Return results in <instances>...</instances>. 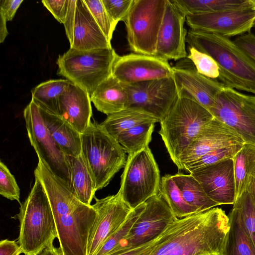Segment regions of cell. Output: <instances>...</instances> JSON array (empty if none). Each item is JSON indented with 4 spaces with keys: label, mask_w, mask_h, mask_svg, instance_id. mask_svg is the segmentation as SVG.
<instances>
[{
    "label": "cell",
    "mask_w": 255,
    "mask_h": 255,
    "mask_svg": "<svg viewBox=\"0 0 255 255\" xmlns=\"http://www.w3.org/2000/svg\"><path fill=\"white\" fill-rule=\"evenodd\" d=\"M53 213L63 255H87L90 232L97 217L92 205L79 201L69 185L49 168L38 172Z\"/></svg>",
    "instance_id": "2"
},
{
    "label": "cell",
    "mask_w": 255,
    "mask_h": 255,
    "mask_svg": "<svg viewBox=\"0 0 255 255\" xmlns=\"http://www.w3.org/2000/svg\"><path fill=\"white\" fill-rule=\"evenodd\" d=\"M112 75L122 83L129 84L173 76L167 60L155 56L131 53L117 55Z\"/></svg>",
    "instance_id": "17"
},
{
    "label": "cell",
    "mask_w": 255,
    "mask_h": 255,
    "mask_svg": "<svg viewBox=\"0 0 255 255\" xmlns=\"http://www.w3.org/2000/svg\"><path fill=\"white\" fill-rule=\"evenodd\" d=\"M244 143L242 138L232 128L214 118L203 127L181 154L180 170H183L185 165L214 149Z\"/></svg>",
    "instance_id": "21"
},
{
    "label": "cell",
    "mask_w": 255,
    "mask_h": 255,
    "mask_svg": "<svg viewBox=\"0 0 255 255\" xmlns=\"http://www.w3.org/2000/svg\"><path fill=\"white\" fill-rule=\"evenodd\" d=\"M81 154L92 178L96 191L107 186L126 162L123 146L101 124H90L82 133Z\"/></svg>",
    "instance_id": "6"
},
{
    "label": "cell",
    "mask_w": 255,
    "mask_h": 255,
    "mask_svg": "<svg viewBox=\"0 0 255 255\" xmlns=\"http://www.w3.org/2000/svg\"><path fill=\"white\" fill-rule=\"evenodd\" d=\"M91 102L87 92L70 82L59 97V116L82 133L91 122Z\"/></svg>",
    "instance_id": "22"
},
{
    "label": "cell",
    "mask_w": 255,
    "mask_h": 255,
    "mask_svg": "<svg viewBox=\"0 0 255 255\" xmlns=\"http://www.w3.org/2000/svg\"><path fill=\"white\" fill-rule=\"evenodd\" d=\"M254 28H255V25L254 26Z\"/></svg>",
    "instance_id": "50"
},
{
    "label": "cell",
    "mask_w": 255,
    "mask_h": 255,
    "mask_svg": "<svg viewBox=\"0 0 255 255\" xmlns=\"http://www.w3.org/2000/svg\"><path fill=\"white\" fill-rule=\"evenodd\" d=\"M63 24L71 48L88 50L112 48L83 0H69Z\"/></svg>",
    "instance_id": "14"
},
{
    "label": "cell",
    "mask_w": 255,
    "mask_h": 255,
    "mask_svg": "<svg viewBox=\"0 0 255 255\" xmlns=\"http://www.w3.org/2000/svg\"><path fill=\"white\" fill-rule=\"evenodd\" d=\"M159 122L152 114L136 107H129L107 116L101 125L107 132L116 139L123 132L142 124Z\"/></svg>",
    "instance_id": "27"
},
{
    "label": "cell",
    "mask_w": 255,
    "mask_h": 255,
    "mask_svg": "<svg viewBox=\"0 0 255 255\" xmlns=\"http://www.w3.org/2000/svg\"><path fill=\"white\" fill-rule=\"evenodd\" d=\"M185 22V15L171 0H166L155 56L167 61L187 57L185 44L187 32L184 27Z\"/></svg>",
    "instance_id": "19"
},
{
    "label": "cell",
    "mask_w": 255,
    "mask_h": 255,
    "mask_svg": "<svg viewBox=\"0 0 255 255\" xmlns=\"http://www.w3.org/2000/svg\"><path fill=\"white\" fill-rule=\"evenodd\" d=\"M200 183L208 196L218 205L236 201L233 158L226 159L190 173Z\"/></svg>",
    "instance_id": "20"
},
{
    "label": "cell",
    "mask_w": 255,
    "mask_h": 255,
    "mask_svg": "<svg viewBox=\"0 0 255 255\" xmlns=\"http://www.w3.org/2000/svg\"><path fill=\"white\" fill-rule=\"evenodd\" d=\"M68 80H50L31 90V100L40 109L59 116V97L70 83Z\"/></svg>",
    "instance_id": "30"
},
{
    "label": "cell",
    "mask_w": 255,
    "mask_h": 255,
    "mask_svg": "<svg viewBox=\"0 0 255 255\" xmlns=\"http://www.w3.org/2000/svg\"><path fill=\"white\" fill-rule=\"evenodd\" d=\"M23 0H1L0 11L4 15L7 21H11Z\"/></svg>",
    "instance_id": "43"
},
{
    "label": "cell",
    "mask_w": 255,
    "mask_h": 255,
    "mask_svg": "<svg viewBox=\"0 0 255 255\" xmlns=\"http://www.w3.org/2000/svg\"><path fill=\"white\" fill-rule=\"evenodd\" d=\"M241 212L250 238L255 247V191L251 187L238 197L233 204Z\"/></svg>",
    "instance_id": "36"
},
{
    "label": "cell",
    "mask_w": 255,
    "mask_h": 255,
    "mask_svg": "<svg viewBox=\"0 0 255 255\" xmlns=\"http://www.w3.org/2000/svg\"><path fill=\"white\" fill-rule=\"evenodd\" d=\"M7 20L4 14L0 11V42H3L8 33L6 28Z\"/></svg>",
    "instance_id": "46"
},
{
    "label": "cell",
    "mask_w": 255,
    "mask_h": 255,
    "mask_svg": "<svg viewBox=\"0 0 255 255\" xmlns=\"http://www.w3.org/2000/svg\"><path fill=\"white\" fill-rule=\"evenodd\" d=\"M39 255H63V254L60 248L55 247L52 243Z\"/></svg>",
    "instance_id": "47"
},
{
    "label": "cell",
    "mask_w": 255,
    "mask_h": 255,
    "mask_svg": "<svg viewBox=\"0 0 255 255\" xmlns=\"http://www.w3.org/2000/svg\"><path fill=\"white\" fill-rule=\"evenodd\" d=\"M41 2L58 22L64 23L69 9V0H44Z\"/></svg>",
    "instance_id": "41"
},
{
    "label": "cell",
    "mask_w": 255,
    "mask_h": 255,
    "mask_svg": "<svg viewBox=\"0 0 255 255\" xmlns=\"http://www.w3.org/2000/svg\"><path fill=\"white\" fill-rule=\"evenodd\" d=\"M186 22L191 29L229 38L250 32L255 25V10L247 8L188 14Z\"/></svg>",
    "instance_id": "15"
},
{
    "label": "cell",
    "mask_w": 255,
    "mask_h": 255,
    "mask_svg": "<svg viewBox=\"0 0 255 255\" xmlns=\"http://www.w3.org/2000/svg\"><path fill=\"white\" fill-rule=\"evenodd\" d=\"M90 98L97 110L107 116L129 107L127 90L112 74L98 86Z\"/></svg>",
    "instance_id": "23"
},
{
    "label": "cell",
    "mask_w": 255,
    "mask_h": 255,
    "mask_svg": "<svg viewBox=\"0 0 255 255\" xmlns=\"http://www.w3.org/2000/svg\"><path fill=\"white\" fill-rule=\"evenodd\" d=\"M186 42L216 62L224 87L255 94V61L229 38L190 29Z\"/></svg>",
    "instance_id": "3"
},
{
    "label": "cell",
    "mask_w": 255,
    "mask_h": 255,
    "mask_svg": "<svg viewBox=\"0 0 255 255\" xmlns=\"http://www.w3.org/2000/svg\"><path fill=\"white\" fill-rule=\"evenodd\" d=\"M243 144L227 146L214 149L185 165L183 167V170L190 173L222 161L233 158L242 147Z\"/></svg>",
    "instance_id": "35"
},
{
    "label": "cell",
    "mask_w": 255,
    "mask_h": 255,
    "mask_svg": "<svg viewBox=\"0 0 255 255\" xmlns=\"http://www.w3.org/2000/svg\"><path fill=\"white\" fill-rule=\"evenodd\" d=\"M172 178L186 202L198 212L211 209L218 204L209 198L200 183L191 174L177 173Z\"/></svg>",
    "instance_id": "29"
},
{
    "label": "cell",
    "mask_w": 255,
    "mask_h": 255,
    "mask_svg": "<svg viewBox=\"0 0 255 255\" xmlns=\"http://www.w3.org/2000/svg\"><path fill=\"white\" fill-rule=\"evenodd\" d=\"M172 68L178 97L190 99L209 111L224 85L199 73L190 60Z\"/></svg>",
    "instance_id": "18"
},
{
    "label": "cell",
    "mask_w": 255,
    "mask_h": 255,
    "mask_svg": "<svg viewBox=\"0 0 255 255\" xmlns=\"http://www.w3.org/2000/svg\"><path fill=\"white\" fill-rule=\"evenodd\" d=\"M236 198L248 190L255 176V146L245 143L233 158Z\"/></svg>",
    "instance_id": "28"
},
{
    "label": "cell",
    "mask_w": 255,
    "mask_h": 255,
    "mask_svg": "<svg viewBox=\"0 0 255 255\" xmlns=\"http://www.w3.org/2000/svg\"><path fill=\"white\" fill-rule=\"evenodd\" d=\"M228 217L229 229L220 255H255V247L242 214L235 205Z\"/></svg>",
    "instance_id": "25"
},
{
    "label": "cell",
    "mask_w": 255,
    "mask_h": 255,
    "mask_svg": "<svg viewBox=\"0 0 255 255\" xmlns=\"http://www.w3.org/2000/svg\"><path fill=\"white\" fill-rule=\"evenodd\" d=\"M166 0H133L124 21L133 53L155 56Z\"/></svg>",
    "instance_id": "9"
},
{
    "label": "cell",
    "mask_w": 255,
    "mask_h": 255,
    "mask_svg": "<svg viewBox=\"0 0 255 255\" xmlns=\"http://www.w3.org/2000/svg\"><path fill=\"white\" fill-rule=\"evenodd\" d=\"M214 118L208 110L195 101L178 97L167 114L160 122L158 133L179 170L181 154L203 127Z\"/></svg>",
    "instance_id": "5"
},
{
    "label": "cell",
    "mask_w": 255,
    "mask_h": 255,
    "mask_svg": "<svg viewBox=\"0 0 255 255\" xmlns=\"http://www.w3.org/2000/svg\"><path fill=\"white\" fill-rule=\"evenodd\" d=\"M92 205L97 217L90 232L87 255H95L105 241L121 226L132 209L118 191L116 195L98 199Z\"/></svg>",
    "instance_id": "16"
},
{
    "label": "cell",
    "mask_w": 255,
    "mask_h": 255,
    "mask_svg": "<svg viewBox=\"0 0 255 255\" xmlns=\"http://www.w3.org/2000/svg\"><path fill=\"white\" fill-rule=\"evenodd\" d=\"M39 109L46 127L64 153L73 156L80 155L81 133L61 116Z\"/></svg>",
    "instance_id": "24"
},
{
    "label": "cell",
    "mask_w": 255,
    "mask_h": 255,
    "mask_svg": "<svg viewBox=\"0 0 255 255\" xmlns=\"http://www.w3.org/2000/svg\"><path fill=\"white\" fill-rule=\"evenodd\" d=\"M144 207L145 202L133 209L124 222L105 241L95 255H109L128 234Z\"/></svg>",
    "instance_id": "34"
},
{
    "label": "cell",
    "mask_w": 255,
    "mask_h": 255,
    "mask_svg": "<svg viewBox=\"0 0 255 255\" xmlns=\"http://www.w3.org/2000/svg\"></svg>",
    "instance_id": "51"
},
{
    "label": "cell",
    "mask_w": 255,
    "mask_h": 255,
    "mask_svg": "<svg viewBox=\"0 0 255 255\" xmlns=\"http://www.w3.org/2000/svg\"><path fill=\"white\" fill-rule=\"evenodd\" d=\"M19 222L17 242L24 255H39L57 238L52 208L39 180L34 185L16 215Z\"/></svg>",
    "instance_id": "4"
},
{
    "label": "cell",
    "mask_w": 255,
    "mask_h": 255,
    "mask_svg": "<svg viewBox=\"0 0 255 255\" xmlns=\"http://www.w3.org/2000/svg\"><path fill=\"white\" fill-rule=\"evenodd\" d=\"M229 229V217L219 208L177 218L149 255H220Z\"/></svg>",
    "instance_id": "1"
},
{
    "label": "cell",
    "mask_w": 255,
    "mask_h": 255,
    "mask_svg": "<svg viewBox=\"0 0 255 255\" xmlns=\"http://www.w3.org/2000/svg\"><path fill=\"white\" fill-rule=\"evenodd\" d=\"M188 50L187 58L199 73L213 79L218 78L219 67L212 57L191 46L189 47Z\"/></svg>",
    "instance_id": "37"
},
{
    "label": "cell",
    "mask_w": 255,
    "mask_h": 255,
    "mask_svg": "<svg viewBox=\"0 0 255 255\" xmlns=\"http://www.w3.org/2000/svg\"><path fill=\"white\" fill-rule=\"evenodd\" d=\"M69 172V186L72 194L81 202L91 205L96 190L84 158L65 155Z\"/></svg>",
    "instance_id": "26"
},
{
    "label": "cell",
    "mask_w": 255,
    "mask_h": 255,
    "mask_svg": "<svg viewBox=\"0 0 255 255\" xmlns=\"http://www.w3.org/2000/svg\"><path fill=\"white\" fill-rule=\"evenodd\" d=\"M123 84L128 95L129 107L144 109L154 116L159 123L166 116L178 97L173 76Z\"/></svg>",
    "instance_id": "13"
},
{
    "label": "cell",
    "mask_w": 255,
    "mask_h": 255,
    "mask_svg": "<svg viewBox=\"0 0 255 255\" xmlns=\"http://www.w3.org/2000/svg\"><path fill=\"white\" fill-rule=\"evenodd\" d=\"M155 123L140 124L121 133L116 139L128 155H132L149 146Z\"/></svg>",
    "instance_id": "32"
},
{
    "label": "cell",
    "mask_w": 255,
    "mask_h": 255,
    "mask_svg": "<svg viewBox=\"0 0 255 255\" xmlns=\"http://www.w3.org/2000/svg\"><path fill=\"white\" fill-rule=\"evenodd\" d=\"M250 8L255 10V0H248Z\"/></svg>",
    "instance_id": "48"
},
{
    "label": "cell",
    "mask_w": 255,
    "mask_h": 255,
    "mask_svg": "<svg viewBox=\"0 0 255 255\" xmlns=\"http://www.w3.org/2000/svg\"><path fill=\"white\" fill-rule=\"evenodd\" d=\"M255 191V176L252 184L251 185Z\"/></svg>",
    "instance_id": "49"
},
{
    "label": "cell",
    "mask_w": 255,
    "mask_h": 255,
    "mask_svg": "<svg viewBox=\"0 0 255 255\" xmlns=\"http://www.w3.org/2000/svg\"><path fill=\"white\" fill-rule=\"evenodd\" d=\"M27 135L38 158L58 177L69 184L65 154L47 129L38 106L31 100L23 112Z\"/></svg>",
    "instance_id": "12"
},
{
    "label": "cell",
    "mask_w": 255,
    "mask_h": 255,
    "mask_svg": "<svg viewBox=\"0 0 255 255\" xmlns=\"http://www.w3.org/2000/svg\"><path fill=\"white\" fill-rule=\"evenodd\" d=\"M209 112L235 131L245 143L255 146V96L224 87Z\"/></svg>",
    "instance_id": "11"
},
{
    "label": "cell",
    "mask_w": 255,
    "mask_h": 255,
    "mask_svg": "<svg viewBox=\"0 0 255 255\" xmlns=\"http://www.w3.org/2000/svg\"><path fill=\"white\" fill-rule=\"evenodd\" d=\"M177 219L159 191L145 202L128 234L109 255H119L158 239Z\"/></svg>",
    "instance_id": "10"
},
{
    "label": "cell",
    "mask_w": 255,
    "mask_h": 255,
    "mask_svg": "<svg viewBox=\"0 0 255 255\" xmlns=\"http://www.w3.org/2000/svg\"><path fill=\"white\" fill-rule=\"evenodd\" d=\"M117 55L113 48L88 50L70 48L59 56L57 74L91 96L98 86L112 74Z\"/></svg>",
    "instance_id": "7"
},
{
    "label": "cell",
    "mask_w": 255,
    "mask_h": 255,
    "mask_svg": "<svg viewBox=\"0 0 255 255\" xmlns=\"http://www.w3.org/2000/svg\"><path fill=\"white\" fill-rule=\"evenodd\" d=\"M159 237L155 240L119 255H149L157 244Z\"/></svg>",
    "instance_id": "45"
},
{
    "label": "cell",
    "mask_w": 255,
    "mask_h": 255,
    "mask_svg": "<svg viewBox=\"0 0 255 255\" xmlns=\"http://www.w3.org/2000/svg\"><path fill=\"white\" fill-rule=\"evenodd\" d=\"M109 16L117 25L125 21L133 3V0H102Z\"/></svg>",
    "instance_id": "40"
},
{
    "label": "cell",
    "mask_w": 255,
    "mask_h": 255,
    "mask_svg": "<svg viewBox=\"0 0 255 255\" xmlns=\"http://www.w3.org/2000/svg\"><path fill=\"white\" fill-rule=\"evenodd\" d=\"M160 181L158 166L148 146L128 156L119 192L133 209L159 192Z\"/></svg>",
    "instance_id": "8"
},
{
    "label": "cell",
    "mask_w": 255,
    "mask_h": 255,
    "mask_svg": "<svg viewBox=\"0 0 255 255\" xmlns=\"http://www.w3.org/2000/svg\"><path fill=\"white\" fill-rule=\"evenodd\" d=\"M185 16L250 8L248 0H171Z\"/></svg>",
    "instance_id": "31"
},
{
    "label": "cell",
    "mask_w": 255,
    "mask_h": 255,
    "mask_svg": "<svg viewBox=\"0 0 255 255\" xmlns=\"http://www.w3.org/2000/svg\"><path fill=\"white\" fill-rule=\"evenodd\" d=\"M160 192L177 218H183L198 213L195 207L188 204L184 200L180 189L173 179L172 175L166 174L162 177Z\"/></svg>",
    "instance_id": "33"
},
{
    "label": "cell",
    "mask_w": 255,
    "mask_h": 255,
    "mask_svg": "<svg viewBox=\"0 0 255 255\" xmlns=\"http://www.w3.org/2000/svg\"><path fill=\"white\" fill-rule=\"evenodd\" d=\"M97 23L109 41L116 25L107 12L102 0H83Z\"/></svg>",
    "instance_id": "38"
},
{
    "label": "cell",
    "mask_w": 255,
    "mask_h": 255,
    "mask_svg": "<svg viewBox=\"0 0 255 255\" xmlns=\"http://www.w3.org/2000/svg\"><path fill=\"white\" fill-rule=\"evenodd\" d=\"M0 194L10 200H16L20 204V189L13 175L1 161L0 162Z\"/></svg>",
    "instance_id": "39"
},
{
    "label": "cell",
    "mask_w": 255,
    "mask_h": 255,
    "mask_svg": "<svg viewBox=\"0 0 255 255\" xmlns=\"http://www.w3.org/2000/svg\"><path fill=\"white\" fill-rule=\"evenodd\" d=\"M21 253L22 249L15 241L5 239L0 242V255H19Z\"/></svg>",
    "instance_id": "44"
},
{
    "label": "cell",
    "mask_w": 255,
    "mask_h": 255,
    "mask_svg": "<svg viewBox=\"0 0 255 255\" xmlns=\"http://www.w3.org/2000/svg\"><path fill=\"white\" fill-rule=\"evenodd\" d=\"M235 43L247 55L255 61V35L251 32L239 35Z\"/></svg>",
    "instance_id": "42"
}]
</instances>
